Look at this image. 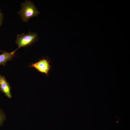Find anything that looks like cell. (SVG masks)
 Listing matches in <instances>:
<instances>
[{"mask_svg": "<svg viewBox=\"0 0 130 130\" xmlns=\"http://www.w3.org/2000/svg\"><path fill=\"white\" fill-rule=\"evenodd\" d=\"M6 119V115L5 113L0 108V127L3 125Z\"/></svg>", "mask_w": 130, "mask_h": 130, "instance_id": "6", "label": "cell"}, {"mask_svg": "<svg viewBox=\"0 0 130 130\" xmlns=\"http://www.w3.org/2000/svg\"><path fill=\"white\" fill-rule=\"evenodd\" d=\"M21 7V9L18 13L24 22L27 21L31 17L38 16L39 13L34 3L30 0L22 3Z\"/></svg>", "mask_w": 130, "mask_h": 130, "instance_id": "1", "label": "cell"}, {"mask_svg": "<svg viewBox=\"0 0 130 130\" xmlns=\"http://www.w3.org/2000/svg\"><path fill=\"white\" fill-rule=\"evenodd\" d=\"M3 17L4 15L3 13L0 9V27L2 24Z\"/></svg>", "mask_w": 130, "mask_h": 130, "instance_id": "7", "label": "cell"}, {"mask_svg": "<svg viewBox=\"0 0 130 130\" xmlns=\"http://www.w3.org/2000/svg\"><path fill=\"white\" fill-rule=\"evenodd\" d=\"M30 66L46 75L48 74L51 68L49 61L46 59L40 60L32 64Z\"/></svg>", "mask_w": 130, "mask_h": 130, "instance_id": "3", "label": "cell"}, {"mask_svg": "<svg viewBox=\"0 0 130 130\" xmlns=\"http://www.w3.org/2000/svg\"><path fill=\"white\" fill-rule=\"evenodd\" d=\"M19 48H18L15 51L10 52L2 51V53L0 55V65L5 66L7 62L10 60L15 56V52Z\"/></svg>", "mask_w": 130, "mask_h": 130, "instance_id": "5", "label": "cell"}, {"mask_svg": "<svg viewBox=\"0 0 130 130\" xmlns=\"http://www.w3.org/2000/svg\"><path fill=\"white\" fill-rule=\"evenodd\" d=\"M37 38V34L29 32L24 34H18L15 41L19 48L29 46L35 42Z\"/></svg>", "mask_w": 130, "mask_h": 130, "instance_id": "2", "label": "cell"}, {"mask_svg": "<svg viewBox=\"0 0 130 130\" xmlns=\"http://www.w3.org/2000/svg\"><path fill=\"white\" fill-rule=\"evenodd\" d=\"M11 89L9 83L5 77L0 74V91L9 98H11L12 97Z\"/></svg>", "mask_w": 130, "mask_h": 130, "instance_id": "4", "label": "cell"}]
</instances>
